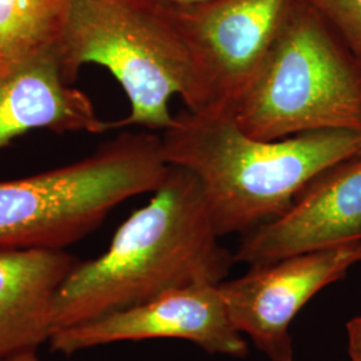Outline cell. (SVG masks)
<instances>
[{
  "mask_svg": "<svg viewBox=\"0 0 361 361\" xmlns=\"http://www.w3.org/2000/svg\"><path fill=\"white\" fill-rule=\"evenodd\" d=\"M361 240V153L319 171L279 219L241 235L235 264L258 267Z\"/></svg>",
  "mask_w": 361,
  "mask_h": 361,
  "instance_id": "obj_9",
  "label": "cell"
},
{
  "mask_svg": "<svg viewBox=\"0 0 361 361\" xmlns=\"http://www.w3.org/2000/svg\"><path fill=\"white\" fill-rule=\"evenodd\" d=\"M296 0H204L168 6L193 55L210 106L229 110L244 94Z\"/></svg>",
  "mask_w": 361,
  "mask_h": 361,
  "instance_id": "obj_7",
  "label": "cell"
},
{
  "mask_svg": "<svg viewBox=\"0 0 361 361\" xmlns=\"http://www.w3.org/2000/svg\"><path fill=\"white\" fill-rule=\"evenodd\" d=\"M361 59V0H310Z\"/></svg>",
  "mask_w": 361,
  "mask_h": 361,
  "instance_id": "obj_13",
  "label": "cell"
},
{
  "mask_svg": "<svg viewBox=\"0 0 361 361\" xmlns=\"http://www.w3.org/2000/svg\"><path fill=\"white\" fill-rule=\"evenodd\" d=\"M361 262V240L250 267L217 285L235 329L269 361H295L290 324L320 290Z\"/></svg>",
  "mask_w": 361,
  "mask_h": 361,
  "instance_id": "obj_6",
  "label": "cell"
},
{
  "mask_svg": "<svg viewBox=\"0 0 361 361\" xmlns=\"http://www.w3.org/2000/svg\"><path fill=\"white\" fill-rule=\"evenodd\" d=\"M0 361H40L37 356V350H28V352H23V353H18L13 355L11 357L3 359Z\"/></svg>",
  "mask_w": 361,
  "mask_h": 361,
  "instance_id": "obj_15",
  "label": "cell"
},
{
  "mask_svg": "<svg viewBox=\"0 0 361 361\" xmlns=\"http://www.w3.org/2000/svg\"><path fill=\"white\" fill-rule=\"evenodd\" d=\"M70 7L71 0H0V71L55 51Z\"/></svg>",
  "mask_w": 361,
  "mask_h": 361,
  "instance_id": "obj_12",
  "label": "cell"
},
{
  "mask_svg": "<svg viewBox=\"0 0 361 361\" xmlns=\"http://www.w3.org/2000/svg\"><path fill=\"white\" fill-rule=\"evenodd\" d=\"M171 166L200 180L219 237L255 231L279 219L319 171L361 153V130H322L283 140L246 135L219 107L183 110L161 134Z\"/></svg>",
  "mask_w": 361,
  "mask_h": 361,
  "instance_id": "obj_2",
  "label": "cell"
},
{
  "mask_svg": "<svg viewBox=\"0 0 361 361\" xmlns=\"http://www.w3.org/2000/svg\"><path fill=\"white\" fill-rule=\"evenodd\" d=\"M217 285L173 289L129 310L58 329L50 345L55 352L71 355L121 341L178 338L210 355L245 359V338L231 322Z\"/></svg>",
  "mask_w": 361,
  "mask_h": 361,
  "instance_id": "obj_8",
  "label": "cell"
},
{
  "mask_svg": "<svg viewBox=\"0 0 361 361\" xmlns=\"http://www.w3.org/2000/svg\"><path fill=\"white\" fill-rule=\"evenodd\" d=\"M55 52L68 85L86 65L102 66L116 78L130 114L110 122V130L168 129L174 122L169 107L173 97L190 111L210 106L192 52L168 6L157 0H71Z\"/></svg>",
  "mask_w": 361,
  "mask_h": 361,
  "instance_id": "obj_3",
  "label": "cell"
},
{
  "mask_svg": "<svg viewBox=\"0 0 361 361\" xmlns=\"http://www.w3.org/2000/svg\"><path fill=\"white\" fill-rule=\"evenodd\" d=\"M347 334L350 361H361V316H356L349 320Z\"/></svg>",
  "mask_w": 361,
  "mask_h": 361,
  "instance_id": "obj_14",
  "label": "cell"
},
{
  "mask_svg": "<svg viewBox=\"0 0 361 361\" xmlns=\"http://www.w3.org/2000/svg\"><path fill=\"white\" fill-rule=\"evenodd\" d=\"M219 238L200 180L170 165L149 204L116 229L104 255L79 261L67 276L52 304L54 332L173 289L225 281L235 259Z\"/></svg>",
  "mask_w": 361,
  "mask_h": 361,
  "instance_id": "obj_1",
  "label": "cell"
},
{
  "mask_svg": "<svg viewBox=\"0 0 361 361\" xmlns=\"http://www.w3.org/2000/svg\"><path fill=\"white\" fill-rule=\"evenodd\" d=\"M162 4H168V6H186V4H194V3H200L204 0H157Z\"/></svg>",
  "mask_w": 361,
  "mask_h": 361,
  "instance_id": "obj_16",
  "label": "cell"
},
{
  "mask_svg": "<svg viewBox=\"0 0 361 361\" xmlns=\"http://www.w3.org/2000/svg\"><path fill=\"white\" fill-rule=\"evenodd\" d=\"M101 134L110 131L90 97L65 80L56 52L0 71V150L32 130Z\"/></svg>",
  "mask_w": 361,
  "mask_h": 361,
  "instance_id": "obj_10",
  "label": "cell"
},
{
  "mask_svg": "<svg viewBox=\"0 0 361 361\" xmlns=\"http://www.w3.org/2000/svg\"><path fill=\"white\" fill-rule=\"evenodd\" d=\"M169 170L161 135L143 131L122 133L65 166L0 180V249L63 250L122 202L154 193Z\"/></svg>",
  "mask_w": 361,
  "mask_h": 361,
  "instance_id": "obj_5",
  "label": "cell"
},
{
  "mask_svg": "<svg viewBox=\"0 0 361 361\" xmlns=\"http://www.w3.org/2000/svg\"><path fill=\"white\" fill-rule=\"evenodd\" d=\"M78 262L65 250L0 249V360L50 340L54 298Z\"/></svg>",
  "mask_w": 361,
  "mask_h": 361,
  "instance_id": "obj_11",
  "label": "cell"
},
{
  "mask_svg": "<svg viewBox=\"0 0 361 361\" xmlns=\"http://www.w3.org/2000/svg\"><path fill=\"white\" fill-rule=\"evenodd\" d=\"M226 111L262 141L361 130V59L310 0H296L257 74Z\"/></svg>",
  "mask_w": 361,
  "mask_h": 361,
  "instance_id": "obj_4",
  "label": "cell"
}]
</instances>
